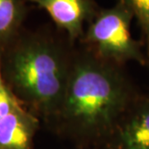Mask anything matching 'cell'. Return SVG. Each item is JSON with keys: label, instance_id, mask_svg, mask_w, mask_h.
I'll return each instance as SVG.
<instances>
[{"label": "cell", "instance_id": "6da1fadb", "mask_svg": "<svg viewBox=\"0 0 149 149\" xmlns=\"http://www.w3.org/2000/svg\"><path fill=\"white\" fill-rule=\"evenodd\" d=\"M117 65L84 54L71 61L63 100L55 118L87 136L117 127L131 101V88Z\"/></svg>", "mask_w": 149, "mask_h": 149}, {"label": "cell", "instance_id": "7a4b0ae2", "mask_svg": "<svg viewBox=\"0 0 149 149\" xmlns=\"http://www.w3.org/2000/svg\"><path fill=\"white\" fill-rule=\"evenodd\" d=\"M71 61L53 38L37 35L12 55L9 76L17 91L45 118H55L63 100Z\"/></svg>", "mask_w": 149, "mask_h": 149}, {"label": "cell", "instance_id": "3957f363", "mask_svg": "<svg viewBox=\"0 0 149 149\" xmlns=\"http://www.w3.org/2000/svg\"><path fill=\"white\" fill-rule=\"evenodd\" d=\"M133 15L121 2L98 11L82 37L97 57L118 65L128 61L145 63L141 45L130 31Z\"/></svg>", "mask_w": 149, "mask_h": 149}, {"label": "cell", "instance_id": "277c9868", "mask_svg": "<svg viewBox=\"0 0 149 149\" xmlns=\"http://www.w3.org/2000/svg\"><path fill=\"white\" fill-rule=\"evenodd\" d=\"M47 13L56 26L75 40L84 36V25L98 10L94 0H28Z\"/></svg>", "mask_w": 149, "mask_h": 149}, {"label": "cell", "instance_id": "5b68a950", "mask_svg": "<svg viewBox=\"0 0 149 149\" xmlns=\"http://www.w3.org/2000/svg\"><path fill=\"white\" fill-rule=\"evenodd\" d=\"M37 119L17 104L0 120V149H30Z\"/></svg>", "mask_w": 149, "mask_h": 149}, {"label": "cell", "instance_id": "8992f818", "mask_svg": "<svg viewBox=\"0 0 149 149\" xmlns=\"http://www.w3.org/2000/svg\"><path fill=\"white\" fill-rule=\"evenodd\" d=\"M123 149H149V101L143 104L119 129Z\"/></svg>", "mask_w": 149, "mask_h": 149}, {"label": "cell", "instance_id": "52a82bcc", "mask_svg": "<svg viewBox=\"0 0 149 149\" xmlns=\"http://www.w3.org/2000/svg\"><path fill=\"white\" fill-rule=\"evenodd\" d=\"M23 15L24 8L20 0H0V42L13 35Z\"/></svg>", "mask_w": 149, "mask_h": 149}, {"label": "cell", "instance_id": "ba28073f", "mask_svg": "<svg viewBox=\"0 0 149 149\" xmlns=\"http://www.w3.org/2000/svg\"><path fill=\"white\" fill-rule=\"evenodd\" d=\"M128 8L136 17L147 43L149 52V0H118Z\"/></svg>", "mask_w": 149, "mask_h": 149}, {"label": "cell", "instance_id": "9c48e42d", "mask_svg": "<svg viewBox=\"0 0 149 149\" xmlns=\"http://www.w3.org/2000/svg\"><path fill=\"white\" fill-rule=\"evenodd\" d=\"M17 103L4 86L0 88V120L13 110Z\"/></svg>", "mask_w": 149, "mask_h": 149}, {"label": "cell", "instance_id": "30bf717a", "mask_svg": "<svg viewBox=\"0 0 149 149\" xmlns=\"http://www.w3.org/2000/svg\"><path fill=\"white\" fill-rule=\"evenodd\" d=\"M3 82H2V78H1V72H0V88L3 87Z\"/></svg>", "mask_w": 149, "mask_h": 149}]
</instances>
